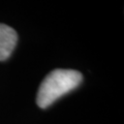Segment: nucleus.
<instances>
[{"label": "nucleus", "instance_id": "nucleus-1", "mask_svg": "<svg viewBox=\"0 0 124 124\" xmlns=\"http://www.w3.org/2000/svg\"><path fill=\"white\" fill-rule=\"evenodd\" d=\"M83 76L73 69H55L46 76L37 91L36 103L41 108L53 104L61 96L76 89L82 83Z\"/></svg>", "mask_w": 124, "mask_h": 124}, {"label": "nucleus", "instance_id": "nucleus-2", "mask_svg": "<svg viewBox=\"0 0 124 124\" xmlns=\"http://www.w3.org/2000/svg\"><path fill=\"white\" fill-rule=\"evenodd\" d=\"M18 42V33L11 27L0 24V61L8 59Z\"/></svg>", "mask_w": 124, "mask_h": 124}]
</instances>
